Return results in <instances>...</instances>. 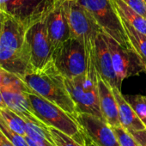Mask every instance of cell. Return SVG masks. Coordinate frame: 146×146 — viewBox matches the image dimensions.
<instances>
[{
    "instance_id": "obj_24",
    "label": "cell",
    "mask_w": 146,
    "mask_h": 146,
    "mask_svg": "<svg viewBox=\"0 0 146 146\" xmlns=\"http://www.w3.org/2000/svg\"><path fill=\"white\" fill-rule=\"evenodd\" d=\"M129 7L146 18V2L145 0H122Z\"/></svg>"
},
{
    "instance_id": "obj_16",
    "label": "cell",
    "mask_w": 146,
    "mask_h": 146,
    "mask_svg": "<svg viewBox=\"0 0 146 146\" xmlns=\"http://www.w3.org/2000/svg\"><path fill=\"white\" fill-rule=\"evenodd\" d=\"M113 91L118 105L119 118L121 126L128 131L145 129L146 125L142 122L131 106L122 95L121 90L117 88H113Z\"/></svg>"
},
{
    "instance_id": "obj_27",
    "label": "cell",
    "mask_w": 146,
    "mask_h": 146,
    "mask_svg": "<svg viewBox=\"0 0 146 146\" xmlns=\"http://www.w3.org/2000/svg\"><path fill=\"white\" fill-rule=\"evenodd\" d=\"M0 146H14L9 138L0 131Z\"/></svg>"
},
{
    "instance_id": "obj_10",
    "label": "cell",
    "mask_w": 146,
    "mask_h": 146,
    "mask_svg": "<svg viewBox=\"0 0 146 146\" xmlns=\"http://www.w3.org/2000/svg\"><path fill=\"white\" fill-rule=\"evenodd\" d=\"M0 90L7 108L22 117L25 121L33 122L39 125L48 127L35 115L28 96V92L30 89L23 81V83L14 86L1 88Z\"/></svg>"
},
{
    "instance_id": "obj_11",
    "label": "cell",
    "mask_w": 146,
    "mask_h": 146,
    "mask_svg": "<svg viewBox=\"0 0 146 146\" xmlns=\"http://www.w3.org/2000/svg\"><path fill=\"white\" fill-rule=\"evenodd\" d=\"M76 119L85 136L96 146H120L113 127L103 119L84 113H78Z\"/></svg>"
},
{
    "instance_id": "obj_26",
    "label": "cell",
    "mask_w": 146,
    "mask_h": 146,
    "mask_svg": "<svg viewBox=\"0 0 146 146\" xmlns=\"http://www.w3.org/2000/svg\"><path fill=\"white\" fill-rule=\"evenodd\" d=\"M25 138H26L29 146H56L53 142H51L49 140L36 141V140H34V139L27 137V136H25Z\"/></svg>"
},
{
    "instance_id": "obj_15",
    "label": "cell",
    "mask_w": 146,
    "mask_h": 146,
    "mask_svg": "<svg viewBox=\"0 0 146 146\" xmlns=\"http://www.w3.org/2000/svg\"><path fill=\"white\" fill-rule=\"evenodd\" d=\"M100 109L104 120L111 126H120L118 105L112 86L100 76L98 78Z\"/></svg>"
},
{
    "instance_id": "obj_17",
    "label": "cell",
    "mask_w": 146,
    "mask_h": 146,
    "mask_svg": "<svg viewBox=\"0 0 146 146\" xmlns=\"http://www.w3.org/2000/svg\"><path fill=\"white\" fill-rule=\"evenodd\" d=\"M112 5L121 20L146 35V18L129 7L122 0H111Z\"/></svg>"
},
{
    "instance_id": "obj_6",
    "label": "cell",
    "mask_w": 146,
    "mask_h": 146,
    "mask_svg": "<svg viewBox=\"0 0 146 146\" xmlns=\"http://www.w3.org/2000/svg\"><path fill=\"white\" fill-rule=\"evenodd\" d=\"M90 15L100 31L116 40L120 46L128 47L121 21L114 11L111 0H77Z\"/></svg>"
},
{
    "instance_id": "obj_31",
    "label": "cell",
    "mask_w": 146,
    "mask_h": 146,
    "mask_svg": "<svg viewBox=\"0 0 146 146\" xmlns=\"http://www.w3.org/2000/svg\"><path fill=\"white\" fill-rule=\"evenodd\" d=\"M145 2H146V0H145Z\"/></svg>"
},
{
    "instance_id": "obj_29",
    "label": "cell",
    "mask_w": 146,
    "mask_h": 146,
    "mask_svg": "<svg viewBox=\"0 0 146 146\" xmlns=\"http://www.w3.org/2000/svg\"><path fill=\"white\" fill-rule=\"evenodd\" d=\"M3 23H4V12L0 11V35H1V32H2Z\"/></svg>"
},
{
    "instance_id": "obj_9",
    "label": "cell",
    "mask_w": 146,
    "mask_h": 146,
    "mask_svg": "<svg viewBox=\"0 0 146 146\" xmlns=\"http://www.w3.org/2000/svg\"><path fill=\"white\" fill-rule=\"evenodd\" d=\"M103 35L111 53L114 71L120 89L125 79L139 75L142 72H146L143 63L132 49L120 46L116 40L105 34Z\"/></svg>"
},
{
    "instance_id": "obj_32",
    "label": "cell",
    "mask_w": 146,
    "mask_h": 146,
    "mask_svg": "<svg viewBox=\"0 0 146 146\" xmlns=\"http://www.w3.org/2000/svg\"><path fill=\"white\" fill-rule=\"evenodd\" d=\"M145 74H146V73H145Z\"/></svg>"
},
{
    "instance_id": "obj_13",
    "label": "cell",
    "mask_w": 146,
    "mask_h": 146,
    "mask_svg": "<svg viewBox=\"0 0 146 146\" xmlns=\"http://www.w3.org/2000/svg\"><path fill=\"white\" fill-rule=\"evenodd\" d=\"M54 0H0V11L21 19H30L48 11Z\"/></svg>"
},
{
    "instance_id": "obj_12",
    "label": "cell",
    "mask_w": 146,
    "mask_h": 146,
    "mask_svg": "<svg viewBox=\"0 0 146 146\" xmlns=\"http://www.w3.org/2000/svg\"><path fill=\"white\" fill-rule=\"evenodd\" d=\"M46 25L53 51L71 38L63 0H54L46 15Z\"/></svg>"
},
{
    "instance_id": "obj_25",
    "label": "cell",
    "mask_w": 146,
    "mask_h": 146,
    "mask_svg": "<svg viewBox=\"0 0 146 146\" xmlns=\"http://www.w3.org/2000/svg\"><path fill=\"white\" fill-rule=\"evenodd\" d=\"M129 132L140 144V146H146V128L143 130L131 131Z\"/></svg>"
},
{
    "instance_id": "obj_22",
    "label": "cell",
    "mask_w": 146,
    "mask_h": 146,
    "mask_svg": "<svg viewBox=\"0 0 146 146\" xmlns=\"http://www.w3.org/2000/svg\"><path fill=\"white\" fill-rule=\"evenodd\" d=\"M49 131L56 146H84L69 135L60 131L55 128L49 127Z\"/></svg>"
},
{
    "instance_id": "obj_3",
    "label": "cell",
    "mask_w": 146,
    "mask_h": 146,
    "mask_svg": "<svg viewBox=\"0 0 146 146\" xmlns=\"http://www.w3.org/2000/svg\"><path fill=\"white\" fill-rule=\"evenodd\" d=\"M99 74L95 61V45L87 50V69L81 76L65 78L68 92L78 113H90L103 119L99 102Z\"/></svg>"
},
{
    "instance_id": "obj_23",
    "label": "cell",
    "mask_w": 146,
    "mask_h": 146,
    "mask_svg": "<svg viewBox=\"0 0 146 146\" xmlns=\"http://www.w3.org/2000/svg\"><path fill=\"white\" fill-rule=\"evenodd\" d=\"M113 129L116 134L120 146H140V144L135 140L131 134L121 125L113 127Z\"/></svg>"
},
{
    "instance_id": "obj_7",
    "label": "cell",
    "mask_w": 146,
    "mask_h": 146,
    "mask_svg": "<svg viewBox=\"0 0 146 146\" xmlns=\"http://www.w3.org/2000/svg\"><path fill=\"white\" fill-rule=\"evenodd\" d=\"M52 59L65 78H73L86 71L87 51L78 39L70 38L53 51Z\"/></svg>"
},
{
    "instance_id": "obj_18",
    "label": "cell",
    "mask_w": 146,
    "mask_h": 146,
    "mask_svg": "<svg viewBox=\"0 0 146 146\" xmlns=\"http://www.w3.org/2000/svg\"><path fill=\"white\" fill-rule=\"evenodd\" d=\"M120 21L125 31V35L127 38L130 48L132 49L140 58L146 68V35L135 29L124 20L120 19Z\"/></svg>"
},
{
    "instance_id": "obj_28",
    "label": "cell",
    "mask_w": 146,
    "mask_h": 146,
    "mask_svg": "<svg viewBox=\"0 0 146 146\" xmlns=\"http://www.w3.org/2000/svg\"><path fill=\"white\" fill-rule=\"evenodd\" d=\"M85 135V134H84ZM84 146H96L88 137L85 136V143H84Z\"/></svg>"
},
{
    "instance_id": "obj_8",
    "label": "cell",
    "mask_w": 146,
    "mask_h": 146,
    "mask_svg": "<svg viewBox=\"0 0 146 146\" xmlns=\"http://www.w3.org/2000/svg\"><path fill=\"white\" fill-rule=\"evenodd\" d=\"M63 2L71 38L82 41L87 51L95 45L96 37L100 29L90 15L77 0H63Z\"/></svg>"
},
{
    "instance_id": "obj_5",
    "label": "cell",
    "mask_w": 146,
    "mask_h": 146,
    "mask_svg": "<svg viewBox=\"0 0 146 146\" xmlns=\"http://www.w3.org/2000/svg\"><path fill=\"white\" fill-rule=\"evenodd\" d=\"M47 12L28 22L26 42L33 69L43 68L52 59L53 49L46 25Z\"/></svg>"
},
{
    "instance_id": "obj_1",
    "label": "cell",
    "mask_w": 146,
    "mask_h": 146,
    "mask_svg": "<svg viewBox=\"0 0 146 146\" xmlns=\"http://www.w3.org/2000/svg\"><path fill=\"white\" fill-rule=\"evenodd\" d=\"M29 20L4 13L0 35V66L18 77H23L33 69L26 42Z\"/></svg>"
},
{
    "instance_id": "obj_21",
    "label": "cell",
    "mask_w": 146,
    "mask_h": 146,
    "mask_svg": "<svg viewBox=\"0 0 146 146\" xmlns=\"http://www.w3.org/2000/svg\"><path fill=\"white\" fill-rule=\"evenodd\" d=\"M124 96L142 122L146 125V96L133 95Z\"/></svg>"
},
{
    "instance_id": "obj_30",
    "label": "cell",
    "mask_w": 146,
    "mask_h": 146,
    "mask_svg": "<svg viewBox=\"0 0 146 146\" xmlns=\"http://www.w3.org/2000/svg\"><path fill=\"white\" fill-rule=\"evenodd\" d=\"M0 117H1V114H0Z\"/></svg>"
},
{
    "instance_id": "obj_2",
    "label": "cell",
    "mask_w": 146,
    "mask_h": 146,
    "mask_svg": "<svg viewBox=\"0 0 146 146\" xmlns=\"http://www.w3.org/2000/svg\"><path fill=\"white\" fill-rule=\"evenodd\" d=\"M25 84L35 94L58 105L76 118L78 112L65 85V79L53 59L43 68L32 69L23 77Z\"/></svg>"
},
{
    "instance_id": "obj_14",
    "label": "cell",
    "mask_w": 146,
    "mask_h": 146,
    "mask_svg": "<svg viewBox=\"0 0 146 146\" xmlns=\"http://www.w3.org/2000/svg\"><path fill=\"white\" fill-rule=\"evenodd\" d=\"M95 61L99 76L107 81L113 88H117L121 90L114 71L108 46L103 33L101 31L96 35L95 40Z\"/></svg>"
},
{
    "instance_id": "obj_20",
    "label": "cell",
    "mask_w": 146,
    "mask_h": 146,
    "mask_svg": "<svg viewBox=\"0 0 146 146\" xmlns=\"http://www.w3.org/2000/svg\"><path fill=\"white\" fill-rule=\"evenodd\" d=\"M25 131L26 136L34 140H49L51 142H53L49 131V127L41 126L29 121H25Z\"/></svg>"
},
{
    "instance_id": "obj_19",
    "label": "cell",
    "mask_w": 146,
    "mask_h": 146,
    "mask_svg": "<svg viewBox=\"0 0 146 146\" xmlns=\"http://www.w3.org/2000/svg\"><path fill=\"white\" fill-rule=\"evenodd\" d=\"M0 114L11 130L22 136H26L25 120L22 117L7 107L0 108Z\"/></svg>"
},
{
    "instance_id": "obj_4",
    "label": "cell",
    "mask_w": 146,
    "mask_h": 146,
    "mask_svg": "<svg viewBox=\"0 0 146 146\" xmlns=\"http://www.w3.org/2000/svg\"><path fill=\"white\" fill-rule=\"evenodd\" d=\"M28 96L35 115L45 125L63 131L84 145L85 135L74 116L31 90L28 92Z\"/></svg>"
}]
</instances>
